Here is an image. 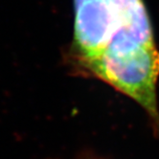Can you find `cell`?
Returning <instances> with one entry per match:
<instances>
[{"instance_id": "obj_1", "label": "cell", "mask_w": 159, "mask_h": 159, "mask_svg": "<svg viewBox=\"0 0 159 159\" xmlns=\"http://www.w3.org/2000/svg\"><path fill=\"white\" fill-rule=\"evenodd\" d=\"M71 57L135 101L159 129V47L143 0H74Z\"/></svg>"}]
</instances>
